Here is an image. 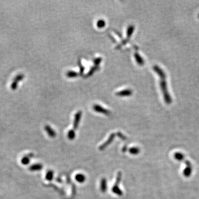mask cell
Returning a JSON list of instances; mask_svg holds the SVG:
<instances>
[{
	"instance_id": "obj_2",
	"label": "cell",
	"mask_w": 199,
	"mask_h": 199,
	"mask_svg": "<svg viewBox=\"0 0 199 199\" xmlns=\"http://www.w3.org/2000/svg\"><path fill=\"white\" fill-rule=\"evenodd\" d=\"M94 109L95 111L98 112H100V113H103V114H108L110 113V112L108 111V110L103 108V107H101V106L98 105H95L94 106Z\"/></svg>"
},
{
	"instance_id": "obj_11",
	"label": "cell",
	"mask_w": 199,
	"mask_h": 199,
	"mask_svg": "<svg viewBox=\"0 0 199 199\" xmlns=\"http://www.w3.org/2000/svg\"><path fill=\"white\" fill-rule=\"evenodd\" d=\"M141 57L139 56V55L138 54H135V58L136 59L137 62L139 63V64H142L143 61L142 60H141V58H140Z\"/></svg>"
},
{
	"instance_id": "obj_3",
	"label": "cell",
	"mask_w": 199,
	"mask_h": 199,
	"mask_svg": "<svg viewBox=\"0 0 199 199\" xmlns=\"http://www.w3.org/2000/svg\"><path fill=\"white\" fill-rule=\"evenodd\" d=\"M132 91L129 89H126V90H123L122 91H119L116 93V95L120 96H130L132 94Z\"/></svg>"
},
{
	"instance_id": "obj_13",
	"label": "cell",
	"mask_w": 199,
	"mask_h": 199,
	"mask_svg": "<svg viewBox=\"0 0 199 199\" xmlns=\"http://www.w3.org/2000/svg\"><path fill=\"white\" fill-rule=\"evenodd\" d=\"M29 162V158L28 157H24L23 159L22 160V163H23V164H27L28 163V162Z\"/></svg>"
},
{
	"instance_id": "obj_10",
	"label": "cell",
	"mask_w": 199,
	"mask_h": 199,
	"mask_svg": "<svg viewBox=\"0 0 199 199\" xmlns=\"http://www.w3.org/2000/svg\"><path fill=\"white\" fill-rule=\"evenodd\" d=\"M76 179L79 182H83L84 180H85V176L82 175H78L76 176Z\"/></svg>"
},
{
	"instance_id": "obj_6",
	"label": "cell",
	"mask_w": 199,
	"mask_h": 199,
	"mask_svg": "<svg viewBox=\"0 0 199 199\" xmlns=\"http://www.w3.org/2000/svg\"><path fill=\"white\" fill-rule=\"evenodd\" d=\"M105 25H106L105 21L104 20H103V19H100L99 21H98V22L97 23V26L99 28H103Z\"/></svg>"
},
{
	"instance_id": "obj_5",
	"label": "cell",
	"mask_w": 199,
	"mask_h": 199,
	"mask_svg": "<svg viewBox=\"0 0 199 199\" xmlns=\"http://www.w3.org/2000/svg\"><path fill=\"white\" fill-rule=\"evenodd\" d=\"M133 30H134V26H130L128 28L127 31V38H129L131 37L132 33L133 32Z\"/></svg>"
},
{
	"instance_id": "obj_8",
	"label": "cell",
	"mask_w": 199,
	"mask_h": 199,
	"mask_svg": "<svg viewBox=\"0 0 199 199\" xmlns=\"http://www.w3.org/2000/svg\"><path fill=\"white\" fill-rule=\"evenodd\" d=\"M67 75L69 78H74V77H76L78 76V73L76 72H75V71H70L67 73Z\"/></svg>"
},
{
	"instance_id": "obj_4",
	"label": "cell",
	"mask_w": 199,
	"mask_h": 199,
	"mask_svg": "<svg viewBox=\"0 0 199 199\" xmlns=\"http://www.w3.org/2000/svg\"><path fill=\"white\" fill-rule=\"evenodd\" d=\"M81 116V111L78 112L77 114H76L75 117V121H74V126L75 127H76L78 125V123H79L80 120Z\"/></svg>"
},
{
	"instance_id": "obj_1",
	"label": "cell",
	"mask_w": 199,
	"mask_h": 199,
	"mask_svg": "<svg viewBox=\"0 0 199 199\" xmlns=\"http://www.w3.org/2000/svg\"><path fill=\"white\" fill-rule=\"evenodd\" d=\"M24 78V75L23 74H20L17 75V76L15 77V78L13 80V82L12 83L11 87V89L12 90H15L17 89L18 83L20 81L22 80Z\"/></svg>"
},
{
	"instance_id": "obj_7",
	"label": "cell",
	"mask_w": 199,
	"mask_h": 199,
	"mask_svg": "<svg viewBox=\"0 0 199 199\" xmlns=\"http://www.w3.org/2000/svg\"><path fill=\"white\" fill-rule=\"evenodd\" d=\"M46 132H48V133L50 136H53V135L54 136V135H55L54 131H53V130L51 129V127L50 126H46Z\"/></svg>"
},
{
	"instance_id": "obj_14",
	"label": "cell",
	"mask_w": 199,
	"mask_h": 199,
	"mask_svg": "<svg viewBox=\"0 0 199 199\" xmlns=\"http://www.w3.org/2000/svg\"><path fill=\"white\" fill-rule=\"evenodd\" d=\"M97 68V67H93L91 69V70H90V71H89V73L87 74V76H90V75H92V74H93L94 72H95V71L96 70Z\"/></svg>"
},
{
	"instance_id": "obj_12",
	"label": "cell",
	"mask_w": 199,
	"mask_h": 199,
	"mask_svg": "<svg viewBox=\"0 0 199 199\" xmlns=\"http://www.w3.org/2000/svg\"><path fill=\"white\" fill-rule=\"evenodd\" d=\"M101 60H102V59L101 58H97L94 59V63L95 65H98L101 63Z\"/></svg>"
},
{
	"instance_id": "obj_15",
	"label": "cell",
	"mask_w": 199,
	"mask_h": 199,
	"mask_svg": "<svg viewBox=\"0 0 199 199\" xmlns=\"http://www.w3.org/2000/svg\"><path fill=\"white\" fill-rule=\"evenodd\" d=\"M74 132H73V131H70V132H69V138H73V137H74Z\"/></svg>"
},
{
	"instance_id": "obj_9",
	"label": "cell",
	"mask_w": 199,
	"mask_h": 199,
	"mask_svg": "<svg viewBox=\"0 0 199 199\" xmlns=\"http://www.w3.org/2000/svg\"><path fill=\"white\" fill-rule=\"evenodd\" d=\"M41 169V166L40 165H33L32 167H31V170L32 171H37V170H40Z\"/></svg>"
}]
</instances>
